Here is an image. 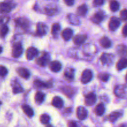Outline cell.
Segmentation results:
<instances>
[{"label":"cell","mask_w":127,"mask_h":127,"mask_svg":"<svg viewBox=\"0 0 127 127\" xmlns=\"http://www.w3.org/2000/svg\"><path fill=\"white\" fill-rule=\"evenodd\" d=\"M114 93L118 97L125 99L127 97V86L125 85H118L114 89Z\"/></svg>","instance_id":"obj_1"},{"label":"cell","mask_w":127,"mask_h":127,"mask_svg":"<svg viewBox=\"0 0 127 127\" xmlns=\"http://www.w3.org/2000/svg\"><path fill=\"white\" fill-rule=\"evenodd\" d=\"M50 60V57L49 54L48 53L44 52L41 57L37 58L36 62L40 66H45L48 64Z\"/></svg>","instance_id":"obj_2"},{"label":"cell","mask_w":127,"mask_h":127,"mask_svg":"<svg viewBox=\"0 0 127 127\" xmlns=\"http://www.w3.org/2000/svg\"><path fill=\"white\" fill-rule=\"evenodd\" d=\"M13 8V4L11 2H0V13L7 14Z\"/></svg>","instance_id":"obj_3"},{"label":"cell","mask_w":127,"mask_h":127,"mask_svg":"<svg viewBox=\"0 0 127 127\" xmlns=\"http://www.w3.org/2000/svg\"><path fill=\"white\" fill-rule=\"evenodd\" d=\"M23 53V48L21 43H17L14 45L12 50V55L14 58L19 57Z\"/></svg>","instance_id":"obj_4"},{"label":"cell","mask_w":127,"mask_h":127,"mask_svg":"<svg viewBox=\"0 0 127 127\" xmlns=\"http://www.w3.org/2000/svg\"><path fill=\"white\" fill-rule=\"evenodd\" d=\"M93 74L90 69H85L81 75V82L83 84H86L93 79Z\"/></svg>","instance_id":"obj_5"},{"label":"cell","mask_w":127,"mask_h":127,"mask_svg":"<svg viewBox=\"0 0 127 127\" xmlns=\"http://www.w3.org/2000/svg\"><path fill=\"white\" fill-rule=\"evenodd\" d=\"M120 25V21L116 17H111L109 24V29L112 31H115Z\"/></svg>","instance_id":"obj_6"},{"label":"cell","mask_w":127,"mask_h":127,"mask_svg":"<svg viewBox=\"0 0 127 127\" xmlns=\"http://www.w3.org/2000/svg\"><path fill=\"white\" fill-rule=\"evenodd\" d=\"M38 54V51L37 48L33 47H29L26 52V58L29 60H31L35 57H37Z\"/></svg>","instance_id":"obj_7"},{"label":"cell","mask_w":127,"mask_h":127,"mask_svg":"<svg viewBox=\"0 0 127 127\" xmlns=\"http://www.w3.org/2000/svg\"><path fill=\"white\" fill-rule=\"evenodd\" d=\"M48 27L43 22H38L37 24V34L38 35H44L47 33Z\"/></svg>","instance_id":"obj_8"},{"label":"cell","mask_w":127,"mask_h":127,"mask_svg":"<svg viewBox=\"0 0 127 127\" xmlns=\"http://www.w3.org/2000/svg\"><path fill=\"white\" fill-rule=\"evenodd\" d=\"M97 97L96 95L94 93H89L85 97V104L88 106H91L93 105L96 102Z\"/></svg>","instance_id":"obj_9"},{"label":"cell","mask_w":127,"mask_h":127,"mask_svg":"<svg viewBox=\"0 0 127 127\" xmlns=\"http://www.w3.org/2000/svg\"><path fill=\"white\" fill-rule=\"evenodd\" d=\"M76 114H77V117L81 120H84L87 118L88 117V111L86 110V109H85L83 107H78L77 108V111H76Z\"/></svg>","instance_id":"obj_10"},{"label":"cell","mask_w":127,"mask_h":127,"mask_svg":"<svg viewBox=\"0 0 127 127\" xmlns=\"http://www.w3.org/2000/svg\"><path fill=\"white\" fill-rule=\"evenodd\" d=\"M105 14L103 11H99L95 12L93 17H92V21L95 24H100L104 20Z\"/></svg>","instance_id":"obj_11"},{"label":"cell","mask_w":127,"mask_h":127,"mask_svg":"<svg viewBox=\"0 0 127 127\" xmlns=\"http://www.w3.org/2000/svg\"><path fill=\"white\" fill-rule=\"evenodd\" d=\"M34 85L39 88H50L53 86L52 81L43 82L40 80H35L34 81Z\"/></svg>","instance_id":"obj_12"},{"label":"cell","mask_w":127,"mask_h":127,"mask_svg":"<svg viewBox=\"0 0 127 127\" xmlns=\"http://www.w3.org/2000/svg\"><path fill=\"white\" fill-rule=\"evenodd\" d=\"M50 69L54 73H58L62 69V64L58 61H53L49 64Z\"/></svg>","instance_id":"obj_13"},{"label":"cell","mask_w":127,"mask_h":127,"mask_svg":"<svg viewBox=\"0 0 127 127\" xmlns=\"http://www.w3.org/2000/svg\"><path fill=\"white\" fill-rule=\"evenodd\" d=\"M102 63L104 64H109L113 62V56L108 53H103L100 58Z\"/></svg>","instance_id":"obj_14"},{"label":"cell","mask_w":127,"mask_h":127,"mask_svg":"<svg viewBox=\"0 0 127 127\" xmlns=\"http://www.w3.org/2000/svg\"><path fill=\"white\" fill-rule=\"evenodd\" d=\"M17 73L19 74L20 76L22 78H24V79H28L30 77V71L27 69V68H22V67H20L17 69Z\"/></svg>","instance_id":"obj_15"},{"label":"cell","mask_w":127,"mask_h":127,"mask_svg":"<svg viewBox=\"0 0 127 127\" xmlns=\"http://www.w3.org/2000/svg\"><path fill=\"white\" fill-rule=\"evenodd\" d=\"M87 38V36L86 35H82L79 34L76 35L75 37L73 38V42H74V44L77 45H81L83 44Z\"/></svg>","instance_id":"obj_16"},{"label":"cell","mask_w":127,"mask_h":127,"mask_svg":"<svg viewBox=\"0 0 127 127\" xmlns=\"http://www.w3.org/2000/svg\"><path fill=\"white\" fill-rule=\"evenodd\" d=\"M52 104L53 106H54L55 107L58 108V109H61L63 106V100L60 97L55 96L52 99Z\"/></svg>","instance_id":"obj_17"},{"label":"cell","mask_w":127,"mask_h":127,"mask_svg":"<svg viewBox=\"0 0 127 127\" xmlns=\"http://www.w3.org/2000/svg\"><path fill=\"white\" fill-rule=\"evenodd\" d=\"M73 31H72L71 29L66 28L63 31L62 35L63 39H64L65 41H68L71 38V37H73Z\"/></svg>","instance_id":"obj_18"},{"label":"cell","mask_w":127,"mask_h":127,"mask_svg":"<svg viewBox=\"0 0 127 127\" xmlns=\"http://www.w3.org/2000/svg\"><path fill=\"white\" fill-rule=\"evenodd\" d=\"M105 106L102 103L98 104L95 109V113L97 116H102L105 112Z\"/></svg>","instance_id":"obj_19"},{"label":"cell","mask_w":127,"mask_h":127,"mask_svg":"<svg viewBox=\"0 0 127 127\" xmlns=\"http://www.w3.org/2000/svg\"><path fill=\"white\" fill-rule=\"evenodd\" d=\"M88 12V7L85 4H81L77 9V14L80 16H84Z\"/></svg>","instance_id":"obj_20"},{"label":"cell","mask_w":127,"mask_h":127,"mask_svg":"<svg viewBox=\"0 0 127 127\" xmlns=\"http://www.w3.org/2000/svg\"><path fill=\"white\" fill-rule=\"evenodd\" d=\"M45 95L42 92H37L35 95V101L37 104H40L44 101Z\"/></svg>","instance_id":"obj_21"},{"label":"cell","mask_w":127,"mask_h":127,"mask_svg":"<svg viewBox=\"0 0 127 127\" xmlns=\"http://www.w3.org/2000/svg\"><path fill=\"white\" fill-rule=\"evenodd\" d=\"M22 109L23 110L24 112L29 117H32L33 116V110L29 105L24 104L22 106Z\"/></svg>","instance_id":"obj_22"},{"label":"cell","mask_w":127,"mask_h":127,"mask_svg":"<svg viewBox=\"0 0 127 127\" xmlns=\"http://www.w3.org/2000/svg\"><path fill=\"white\" fill-rule=\"evenodd\" d=\"M100 44L102 47L105 48H108L111 47V41L109 38L106 37H104L100 40Z\"/></svg>","instance_id":"obj_23"},{"label":"cell","mask_w":127,"mask_h":127,"mask_svg":"<svg viewBox=\"0 0 127 127\" xmlns=\"http://www.w3.org/2000/svg\"><path fill=\"white\" fill-rule=\"evenodd\" d=\"M16 25L19 27H21L22 28H26L28 26L29 22L27 19L24 18H19L16 20Z\"/></svg>","instance_id":"obj_24"},{"label":"cell","mask_w":127,"mask_h":127,"mask_svg":"<svg viewBox=\"0 0 127 127\" xmlns=\"http://www.w3.org/2000/svg\"><path fill=\"white\" fill-rule=\"evenodd\" d=\"M127 66V60L125 58H122L117 63L116 67L118 70H122L123 69H125Z\"/></svg>","instance_id":"obj_25"},{"label":"cell","mask_w":127,"mask_h":127,"mask_svg":"<svg viewBox=\"0 0 127 127\" xmlns=\"http://www.w3.org/2000/svg\"><path fill=\"white\" fill-rule=\"evenodd\" d=\"M74 76V70L73 68H67L64 72V76L69 79H73Z\"/></svg>","instance_id":"obj_26"},{"label":"cell","mask_w":127,"mask_h":127,"mask_svg":"<svg viewBox=\"0 0 127 127\" xmlns=\"http://www.w3.org/2000/svg\"><path fill=\"white\" fill-rule=\"evenodd\" d=\"M121 113L119 112H114L109 115V120L112 122H114L115 120H117V119H119L121 116Z\"/></svg>","instance_id":"obj_27"},{"label":"cell","mask_w":127,"mask_h":127,"mask_svg":"<svg viewBox=\"0 0 127 127\" xmlns=\"http://www.w3.org/2000/svg\"><path fill=\"white\" fill-rule=\"evenodd\" d=\"M110 8L112 11L115 12L117 11L120 8V5L119 3L116 1H112L110 2Z\"/></svg>","instance_id":"obj_28"},{"label":"cell","mask_w":127,"mask_h":127,"mask_svg":"<svg viewBox=\"0 0 127 127\" xmlns=\"http://www.w3.org/2000/svg\"><path fill=\"white\" fill-rule=\"evenodd\" d=\"M68 19H69V21L71 24L74 25H78L79 24V19L76 16H75L74 14H69L68 15Z\"/></svg>","instance_id":"obj_29"},{"label":"cell","mask_w":127,"mask_h":127,"mask_svg":"<svg viewBox=\"0 0 127 127\" xmlns=\"http://www.w3.org/2000/svg\"><path fill=\"white\" fill-rule=\"evenodd\" d=\"M60 26L58 23H55L54 24H53L52 28V34L54 36L57 35V34L58 33V32L60 31Z\"/></svg>","instance_id":"obj_30"},{"label":"cell","mask_w":127,"mask_h":127,"mask_svg":"<svg viewBox=\"0 0 127 127\" xmlns=\"http://www.w3.org/2000/svg\"><path fill=\"white\" fill-rule=\"evenodd\" d=\"M24 89L23 88L21 87V86L18 83H14L13 85V88H12V92H13L14 94H17V93H21L22 92H23Z\"/></svg>","instance_id":"obj_31"},{"label":"cell","mask_w":127,"mask_h":127,"mask_svg":"<svg viewBox=\"0 0 127 127\" xmlns=\"http://www.w3.org/2000/svg\"><path fill=\"white\" fill-rule=\"evenodd\" d=\"M9 31L8 27L6 25H2L0 27V37H4Z\"/></svg>","instance_id":"obj_32"},{"label":"cell","mask_w":127,"mask_h":127,"mask_svg":"<svg viewBox=\"0 0 127 127\" xmlns=\"http://www.w3.org/2000/svg\"><path fill=\"white\" fill-rule=\"evenodd\" d=\"M50 117L47 114H42L40 116V122L43 124H48V122H50Z\"/></svg>","instance_id":"obj_33"},{"label":"cell","mask_w":127,"mask_h":127,"mask_svg":"<svg viewBox=\"0 0 127 127\" xmlns=\"http://www.w3.org/2000/svg\"><path fill=\"white\" fill-rule=\"evenodd\" d=\"M99 78L103 82H106L109 80V74H107V73H102V74H100L99 75Z\"/></svg>","instance_id":"obj_34"},{"label":"cell","mask_w":127,"mask_h":127,"mask_svg":"<svg viewBox=\"0 0 127 127\" xmlns=\"http://www.w3.org/2000/svg\"><path fill=\"white\" fill-rule=\"evenodd\" d=\"M120 19L123 21H126L127 19V10L126 9H124V10L120 12Z\"/></svg>","instance_id":"obj_35"},{"label":"cell","mask_w":127,"mask_h":127,"mask_svg":"<svg viewBox=\"0 0 127 127\" xmlns=\"http://www.w3.org/2000/svg\"><path fill=\"white\" fill-rule=\"evenodd\" d=\"M7 74V69L3 66H0V76H4Z\"/></svg>","instance_id":"obj_36"},{"label":"cell","mask_w":127,"mask_h":127,"mask_svg":"<svg viewBox=\"0 0 127 127\" xmlns=\"http://www.w3.org/2000/svg\"><path fill=\"white\" fill-rule=\"evenodd\" d=\"M9 17L6 16H2L0 17V23L2 25H5L9 21Z\"/></svg>","instance_id":"obj_37"},{"label":"cell","mask_w":127,"mask_h":127,"mask_svg":"<svg viewBox=\"0 0 127 127\" xmlns=\"http://www.w3.org/2000/svg\"><path fill=\"white\" fill-rule=\"evenodd\" d=\"M104 3V1L103 0H95L93 1V4L95 6H101Z\"/></svg>","instance_id":"obj_38"},{"label":"cell","mask_w":127,"mask_h":127,"mask_svg":"<svg viewBox=\"0 0 127 127\" xmlns=\"http://www.w3.org/2000/svg\"><path fill=\"white\" fill-rule=\"evenodd\" d=\"M68 127H78V125H77V124L75 122L71 121L68 123Z\"/></svg>","instance_id":"obj_39"},{"label":"cell","mask_w":127,"mask_h":127,"mask_svg":"<svg viewBox=\"0 0 127 127\" xmlns=\"http://www.w3.org/2000/svg\"><path fill=\"white\" fill-rule=\"evenodd\" d=\"M64 2L68 6H72L74 2L73 0H64Z\"/></svg>","instance_id":"obj_40"},{"label":"cell","mask_w":127,"mask_h":127,"mask_svg":"<svg viewBox=\"0 0 127 127\" xmlns=\"http://www.w3.org/2000/svg\"><path fill=\"white\" fill-rule=\"evenodd\" d=\"M122 33H123V35H124V37H127V24H125V26H124V28H123Z\"/></svg>","instance_id":"obj_41"},{"label":"cell","mask_w":127,"mask_h":127,"mask_svg":"<svg viewBox=\"0 0 127 127\" xmlns=\"http://www.w3.org/2000/svg\"><path fill=\"white\" fill-rule=\"evenodd\" d=\"M45 127H52L51 125H50V124H47Z\"/></svg>","instance_id":"obj_42"},{"label":"cell","mask_w":127,"mask_h":127,"mask_svg":"<svg viewBox=\"0 0 127 127\" xmlns=\"http://www.w3.org/2000/svg\"><path fill=\"white\" fill-rule=\"evenodd\" d=\"M2 47H0V53H1V52H2Z\"/></svg>","instance_id":"obj_43"},{"label":"cell","mask_w":127,"mask_h":127,"mask_svg":"<svg viewBox=\"0 0 127 127\" xmlns=\"http://www.w3.org/2000/svg\"><path fill=\"white\" fill-rule=\"evenodd\" d=\"M120 127H127L126 125H122V126H121Z\"/></svg>","instance_id":"obj_44"},{"label":"cell","mask_w":127,"mask_h":127,"mask_svg":"<svg viewBox=\"0 0 127 127\" xmlns=\"http://www.w3.org/2000/svg\"><path fill=\"white\" fill-rule=\"evenodd\" d=\"M0 104H1V102H0Z\"/></svg>","instance_id":"obj_45"}]
</instances>
